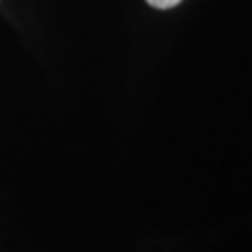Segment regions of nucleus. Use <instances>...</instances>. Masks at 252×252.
I'll return each mask as SVG.
<instances>
[{
  "label": "nucleus",
  "instance_id": "1",
  "mask_svg": "<svg viewBox=\"0 0 252 252\" xmlns=\"http://www.w3.org/2000/svg\"><path fill=\"white\" fill-rule=\"evenodd\" d=\"M183 0H147V4H152L154 9H172V6H177L181 4Z\"/></svg>",
  "mask_w": 252,
  "mask_h": 252
}]
</instances>
